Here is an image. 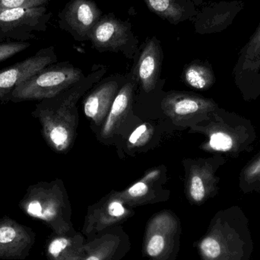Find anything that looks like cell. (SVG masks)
Segmentation results:
<instances>
[{
    "mask_svg": "<svg viewBox=\"0 0 260 260\" xmlns=\"http://www.w3.org/2000/svg\"><path fill=\"white\" fill-rule=\"evenodd\" d=\"M160 177V169L151 170L129 187L117 191L118 195L132 208L165 201L168 200V195L157 182Z\"/></svg>",
    "mask_w": 260,
    "mask_h": 260,
    "instance_id": "ffe728a7",
    "label": "cell"
},
{
    "mask_svg": "<svg viewBox=\"0 0 260 260\" xmlns=\"http://www.w3.org/2000/svg\"><path fill=\"white\" fill-rule=\"evenodd\" d=\"M103 12L93 0H70L58 14V24L79 42L89 41Z\"/></svg>",
    "mask_w": 260,
    "mask_h": 260,
    "instance_id": "4fadbf2b",
    "label": "cell"
},
{
    "mask_svg": "<svg viewBox=\"0 0 260 260\" xmlns=\"http://www.w3.org/2000/svg\"><path fill=\"white\" fill-rule=\"evenodd\" d=\"M89 41L99 52L121 53L133 59L139 50V40L129 21H122L114 13L103 15L91 32Z\"/></svg>",
    "mask_w": 260,
    "mask_h": 260,
    "instance_id": "9c48e42d",
    "label": "cell"
},
{
    "mask_svg": "<svg viewBox=\"0 0 260 260\" xmlns=\"http://www.w3.org/2000/svg\"><path fill=\"white\" fill-rule=\"evenodd\" d=\"M131 241L121 225L85 241L79 260H121L129 253Z\"/></svg>",
    "mask_w": 260,
    "mask_h": 260,
    "instance_id": "2e32d148",
    "label": "cell"
},
{
    "mask_svg": "<svg viewBox=\"0 0 260 260\" xmlns=\"http://www.w3.org/2000/svg\"><path fill=\"white\" fill-rule=\"evenodd\" d=\"M33 229L4 215L0 218V260H24L36 242Z\"/></svg>",
    "mask_w": 260,
    "mask_h": 260,
    "instance_id": "9a60e30c",
    "label": "cell"
},
{
    "mask_svg": "<svg viewBox=\"0 0 260 260\" xmlns=\"http://www.w3.org/2000/svg\"><path fill=\"white\" fill-rule=\"evenodd\" d=\"M181 223L171 210L154 214L147 223L144 254L149 260H175L180 250Z\"/></svg>",
    "mask_w": 260,
    "mask_h": 260,
    "instance_id": "8992f818",
    "label": "cell"
},
{
    "mask_svg": "<svg viewBox=\"0 0 260 260\" xmlns=\"http://www.w3.org/2000/svg\"><path fill=\"white\" fill-rule=\"evenodd\" d=\"M183 76L189 87L200 91L210 89L216 82L212 65L207 61H192L185 67Z\"/></svg>",
    "mask_w": 260,
    "mask_h": 260,
    "instance_id": "cb8c5ba5",
    "label": "cell"
},
{
    "mask_svg": "<svg viewBox=\"0 0 260 260\" xmlns=\"http://www.w3.org/2000/svg\"><path fill=\"white\" fill-rule=\"evenodd\" d=\"M244 8L242 0L220 1L206 5L198 10L192 19L195 31L202 35L223 31L232 25Z\"/></svg>",
    "mask_w": 260,
    "mask_h": 260,
    "instance_id": "e0dca14e",
    "label": "cell"
},
{
    "mask_svg": "<svg viewBox=\"0 0 260 260\" xmlns=\"http://www.w3.org/2000/svg\"><path fill=\"white\" fill-rule=\"evenodd\" d=\"M239 187L244 194L260 192V151L241 169Z\"/></svg>",
    "mask_w": 260,
    "mask_h": 260,
    "instance_id": "d4e9b609",
    "label": "cell"
},
{
    "mask_svg": "<svg viewBox=\"0 0 260 260\" xmlns=\"http://www.w3.org/2000/svg\"><path fill=\"white\" fill-rule=\"evenodd\" d=\"M18 207L33 219L43 221L57 235L76 233L72 222V207L61 179L30 185Z\"/></svg>",
    "mask_w": 260,
    "mask_h": 260,
    "instance_id": "277c9868",
    "label": "cell"
},
{
    "mask_svg": "<svg viewBox=\"0 0 260 260\" xmlns=\"http://www.w3.org/2000/svg\"><path fill=\"white\" fill-rule=\"evenodd\" d=\"M160 107L174 124L190 128L207 120L219 106L212 99L194 93L174 91L166 94Z\"/></svg>",
    "mask_w": 260,
    "mask_h": 260,
    "instance_id": "8fae6325",
    "label": "cell"
},
{
    "mask_svg": "<svg viewBox=\"0 0 260 260\" xmlns=\"http://www.w3.org/2000/svg\"><path fill=\"white\" fill-rule=\"evenodd\" d=\"M120 76H113L99 84L83 103L84 113L97 126H102L111 111L113 102L123 85Z\"/></svg>",
    "mask_w": 260,
    "mask_h": 260,
    "instance_id": "d6986e66",
    "label": "cell"
},
{
    "mask_svg": "<svg viewBox=\"0 0 260 260\" xmlns=\"http://www.w3.org/2000/svg\"><path fill=\"white\" fill-rule=\"evenodd\" d=\"M30 45V43L19 41H5L0 43V62L27 50Z\"/></svg>",
    "mask_w": 260,
    "mask_h": 260,
    "instance_id": "4316f807",
    "label": "cell"
},
{
    "mask_svg": "<svg viewBox=\"0 0 260 260\" xmlns=\"http://www.w3.org/2000/svg\"><path fill=\"white\" fill-rule=\"evenodd\" d=\"M147 7L159 18L172 24L192 20L198 13L194 0H144Z\"/></svg>",
    "mask_w": 260,
    "mask_h": 260,
    "instance_id": "44dd1931",
    "label": "cell"
},
{
    "mask_svg": "<svg viewBox=\"0 0 260 260\" xmlns=\"http://www.w3.org/2000/svg\"><path fill=\"white\" fill-rule=\"evenodd\" d=\"M85 238L82 233L57 235L52 234L46 244L48 260H79Z\"/></svg>",
    "mask_w": 260,
    "mask_h": 260,
    "instance_id": "603a6c76",
    "label": "cell"
},
{
    "mask_svg": "<svg viewBox=\"0 0 260 260\" xmlns=\"http://www.w3.org/2000/svg\"><path fill=\"white\" fill-rule=\"evenodd\" d=\"M189 133H200L206 140L200 149L212 154L238 157L253 150L257 135L249 119L218 107L209 118L189 128Z\"/></svg>",
    "mask_w": 260,
    "mask_h": 260,
    "instance_id": "3957f363",
    "label": "cell"
},
{
    "mask_svg": "<svg viewBox=\"0 0 260 260\" xmlns=\"http://www.w3.org/2000/svg\"><path fill=\"white\" fill-rule=\"evenodd\" d=\"M51 0H0V12L18 8L46 6Z\"/></svg>",
    "mask_w": 260,
    "mask_h": 260,
    "instance_id": "83f0119b",
    "label": "cell"
},
{
    "mask_svg": "<svg viewBox=\"0 0 260 260\" xmlns=\"http://www.w3.org/2000/svg\"><path fill=\"white\" fill-rule=\"evenodd\" d=\"M153 133L154 131L151 125L148 123L140 125L130 134L128 139V146L130 148H138L144 146L152 138Z\"/></svg>",
    "mask_w": 260,
    "mask_h": 260,
    "instance_id": "484cf974",
    "label": "cell"
},
{
    "mask_svg": "<svg viewBox=\"0 0 260 260\" xmlns=\"http://www.w3.org/2000/svg\"><path fill=\"white\" fill-rule=\"evenodd\" d=\"M135 73L145 93H150L158 80L163 61V50L157 37L147 38L136 56Z\"/></svg>",
    "mask_w": 260,
    "mask_h": 260,
    "instance_id": "ac0fdd59",
    "label": "cell"
},
{
    "mask_svg": "<svg viewBox=\"0 0 260 260\" xmlns=\"http://www.w3.org/2000/svg\"><path fill=\"white\" fill-rule=\"evenodd\" d=\"M134 214L133 208L120 198L117 191H112L88 207L81 233L85 241H91L105 231L121 225Z\"/></svg>",
    "mask_w": 260,
    "mask_h": 260,
    "instance_id": "30bf717a",
    "label": "cell"
},
{
    "mask_svg": "<svg viewBox=\"0 0 260 260\" xmlns=\"http://www.w3.org/2000/svg\"><path fill=\"white\" fill-rule=\"evenodd\" d=\"M195 247L200 260H250L254 244L244 210L233 206L217 212Z\"/></svg>",
    "mask_w": 260,
    "mask_h": 260,
    "instance_id": "7a4b0ae2",
    "label": "cell"
},
{
    "mask_svg": "<svg viewBox=\"0 0 260 260\" xmlns=\"http://www.w3.org/2000/svg\"><path fill=\"white\" fill-rule=\"evenodd\" d=\"M56 62L57 55L54 47H44L27 59L0 70V102H8L9 96L18 84Z\"/></svg>",
    "mask_w": 260,
    "mask_h": 260,
    "instance_id": "5bb4252c",
    "label": "cell"
},
{
    "mask_svg": "<svg viewBox=\"0 0 260 260\" xmlns=\"http://www.w3.org/2000/svg\"><path fill=\"white\" fill-rule=\"evenodd\" d=\"M235 85L245 102L260 96V23L241 48L233 70Z\"/></svg>",
    "mask_w": 260,
    "mask_h": 260,
    "instance_id": "7c38bea8",
    "label": "cell"
},
{
    "mask_svg": "<svg viewBox=\"0 0 260 260\" xmlns=\"http://www.w3.org/2000/svg\"><path fill=\"white\" fill-rule=\"evenodd\" d=\"M185 193L189 203L201 206L218 195L220 177L217 171L226 163L224 156L214 154L206 158L184 160Z\"/></svg>",
    "mask_w": 260,
    "mask_h": 260,
    "instance_id": "52a82bcc",
    "label": "cell"
},
{
    "mask_svg": "<svg viewBox=\"0 0 260 260\" xmlns=\"http://www.w3.org/2000/svg\"><path fill=\"white\" fill-rule=\"evenodd\" d=\"M52 12L47 6L18 8L0 12V43L27 42L47 30Z\"/></svg>",
    "mask_w": 260,
    "mask_h": 260,
    "instance_id": "ba28073f",
    "label": "cell"
},
{
    "mask_svg": "<svg viewBox=\"0 0 260 260\" xmlns=\"http://www.w3.org/2000/svg\"><path fill=\"white\" fill-rule=\"evenodd\" d=\"M106 70L99 67L57 95L37 104L32 117L39 121L43 139L54 152L65 154L71 149L79 126L78 102L102 79Z\"/></svg>",
    "mask_w": 260,
    "mask_h": 260,
    "instance_id": "6da1fadb",
    "label": "cell"
},
{
    "mask_svg": "<svg viewBox=\"0 0 260 260\" xmlns=\"http://www.w3.org/2000/svg\"><path fill=\"white\" fill-rule=\"evenodd\" d=\"M84 77L83 72L70 62L51 64L18 84L9 96L8 102H40L50 99Z\"/></svg>",
    "mask_w": 260,
    "mask_h": 260,
    "instance_id": "5b68a950",
    "label": "cell"
},
{
    "mask_svg": "<svg viewBox=\"0 0 260 260\" xmlns=\"http://www.w3.org/2000/svg\"><path fill=\"white\" fill-rule=\"evenodd\" d=\"M134 82L128 81L123 85L116 96L111 111L102 125L101 134L103 138L112 137L118 132L122 123L124 121L127 114H129L133 102Z\"/></svg>",
    "mask_w": 260,
    "mask_h": 260,
    "instance_id": "7402d4cb",
    "label": "cell"
}]
</instances>
